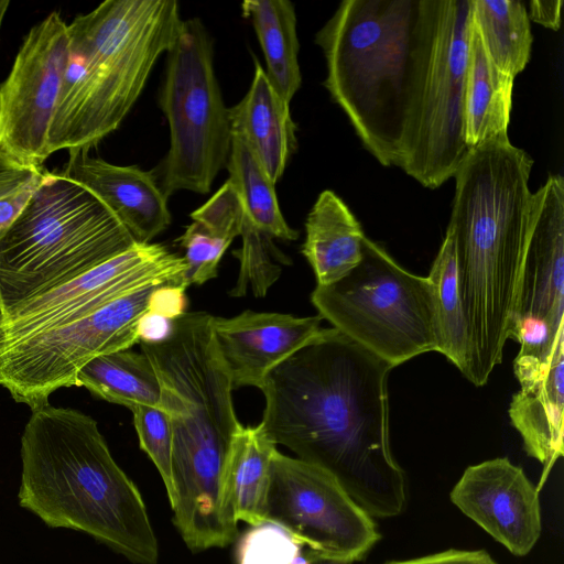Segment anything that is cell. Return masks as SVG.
Masks as SVG:
<instances>
[{
	"mask_svg": "<svg viewBox=\"0 0 564 564\" xmlns=\"http://www.w3.org/2000/svg\"><path fill=\"white\" fill-rule=\"evenodd\" d=\"M392 368L338 329L322 328L260 389L267 436L333 475L372 518L399 516L408 502L405 473L390 446Z\"/></svg>",
	"mask_w": 564,
	"mask_h": 564,
	"instance_id": "1",
	"label": "cell"
},
{
	"mask_svg": "<svg viewBox=\"0 0 564 564\" xmlns=\"http://www.w3.org/2000/svg\"><path fill=\"white\" fill-rule=\"evenodd\" d=\"M532 165L524 150L498 140L470 149L453 176L447 230L467 335L463 375L476 387L502 361L509 339L529 238Z\"/></svg>",
	"mask_w": 564,
	"mask_h": 564,
	"instance_id": "2",
	"label": "cell"
},
{
	"mask_svg": "<svg viewBox=\"0 0 564 564\" xmlns=\"http://www.w3.org/2000/svg\"><path fill=\"white\" fill-rule=\"evenodd\" d=\"M20 454L22 508L50 528L84 532L134 564L158 563L142 496L90 415L50 403L32 410Z\"/></svg>",
	"mask_w": 564,
	"mask_h": 564,
	"instance_id": "3",
	"label": "cell"
},
{
	"mask_svg": "<svg viewBox=\"0 0 564 564\" xmlns=\"http://www.w3.org/2000/svg\"><path fill=\"white\" fill-rule=\"evenodd\" d=\"M183 19L175 0H107L68 24L47 151L90 149L121 124Z\"/></svg>",
	"mask_w": 564,
	"mask_h": 564,
	"instance_id": "4",
	"label": "cell"
},
{
	"mask_svg": "<svg viewBox=\"0 0 564 564\" xmlns=\"http://www.w3.org/2000/svg\"><path fill=\"white\" fill-rule=\"evenodd\" d=\"M419 0H344L316 33L324 82L364 148L397 166Z\"/></svg>",
	"mask_w": 564,
	"mask_h": 564,
	"instance_id": "5",
	"label": "cell"
},
{
	"mask_svg": "<svg viewBox=\"0 0 564 564\" xmlns=\"http://www.w3.org/2000/svg\"><path fill=\"white\" fill-rule=\"evenodd\" d=\"M135 243L90 191L43 173L26 205L0 234V315L64 285Z\"/></svg>",
	"mask_w": 564,
	"mask_h": 564,
	"instance_id": "6",
	"label": "cell"
},
{
	"mask_svg": "<svg viewBox=\"0 0 564 564\" xmlns=\"http://www.w3.org/2000/svg\"><path fill=\"white\" fill-rule=\"evenodd\" d=\"M470 0H419L398 167L435 189L468 153L463 91Z\"/></svg>",
	"mask_w": 564,
	"mask_h": 564,
	"instance_id": "7",
	"label": "cell"
},
{
	"mask_svg": "<svg viewBox=\"0 0 564 564\" xmlns=\"http://www.w3.org/2000/svg\"><path fill=\"white\" fill-rule=\"evenodd\" d=\"M311 301L323 319L392 367L437 350L432 282L367 237L360 262L338 281L316 285Z\"/></svg>",
	"mask_w": 564,
	"mask_h": 564,
	"instance_id": "8",
	"label": "cell"
},
{
	"mask_svg": "<svg viewBox=\"0 0 564 564\" xmlns=\"http://www.w3.org/2000/svg\"><path fill=\"white\" fill-rule=\"evenodd\" d=\"M166 54L158 100L169 123L170 148L154 175L167 198L183 189L204 195L227 164L232 133L203 21L183 20Z\"/></svg>",
	"mask_w": 564,
	"mask_h": 564,
	"instance_id": "9",
	"label": "cell"
},
{
	"mask_svg": "<svg viewBox=\"0 0 564 564\" xmlns=\"http://www.w3.org/2000/svg\"><path fill=\"white\" fill-rule=\"evenodd\" d=\"M160 286H145L1 350L0 386L31 410L48 403L59 388L78 387V372L90 360L140 343L141 322Z\"/></svg>",
	"mask_w": 564,
	"mask_h": 564,
	"instance_id": "10",
	"label": "cell"
},
{
	"mask_svg": "<svg viewBox=\"0 0 564 564\" xmlns=\"http://www.w3.org/2000/svg\"><path fill=\"white\" fill-rule=\"evenodd\" d=\"M265 521L289 532L310 560L352 563L380 539L367 513L326 470L276 451Z\"/></svg>",
	"mask_w": 564,
	"mask_h": 564,
	"instance_id": "11",
	"label": "cell"
},
{
	"mask_svg": "<svg viewBox=\"0 0 564 564\" xmlns=\"http://www.w3.org/2000/svg\"><path fill=\"white\" fill-rule=\"evenodd\" d=\"M185 270L184 258L165 246L135 242L77 279L0 315V351L145 286L174 285L185 290Z\"/></svg>",
	"mask_w": 564,
	"mask_h": 564,
	"instance_id": "12",
	"label": "cell"
},
{
	"mask_svg": "<svg viewBox=\"0 0 564 564\" xmlns=\"http://www.w3.org/2000/svg\"><path fill=\"white\" fill-rule=\"evenodd\" d=\"M68 24L52 12L24 37L0 85V152L42 169L68 57Z\"/></svg>",
	"mask_w": 564,
	"mask_h": 564,
	"instance_id": "13",
	"label": "cell"
},
{
	"mask_svg": "<svg viewBox=\"0 0 564 564\" xmlns=\"http://www.w3.org/2000/svg\"><path fill=\"white\" fill-rule=\"evenodd\" d=\"M539 490L508 458L465 469L451 501L516 556L531 552L542 532Z\"/></svg>",
	"mask_w": 564,
	"mask_h": 564,
	"instance_id": "14",
	"label": "cell"
},
{
	"mask_svg": "<svg viewBox=\"0 0 564 564\" xmlns=\"http://www.w3.org/2000/svg\"><path fill=\"white\" fill-rule=\"evenodd\" d=\"M564 180L550 175L532 193L529 238L509 333L538 322L557 334L564 328Z\"/></svg>",
	"mask_w": 564,
	"mask_h": 564,
	"instance_id": "15",
	"label": "cell"
},
{
	"mask_svg": "<svg viewBox=\"0 0 564 564\" xmlns=\"http://www.w3.org/2000/svg\"><path fill=\"white\" fill-rule=\"evenodd\" d=\"M322 321L319 315L252 311L230 318L213 315L214 343L234 389H261L275 367L319 334Z\"/></svg>",
	"mask_w": 564,
	"mask_h": 564,
	"instance_id": "16",
	"label": "cell"
},
{
	"mask_svg": "<svg viewBox=\"0 0 564 564\" xmlns=\"http://www.w3.org/2000/svg\"><path fill=\"white\" fill-rule=\"evenodd\" d=\"M61 173L98 197L135 242H151L172 221L153 171L116 165L90 155L89 149H78L68 152Z\"/></svg>",
	"mask_w": 564,
	"mask_h": 564,
	"instance_id": "17",
	"label": "cell"
},
{
	"mask_svg": "<svg viewBox=\"0 0 564 564\" xmlns=\"http://www.w3.org/2000/svg\"><path fill=\"white\" fill-rule=\"evenodd\" d=\"M509 408L512 425L520 433L527 454L543 467L536 489L563 456L564 330L540 373L520 383Z\"/></svg>",
	"mask_w": 564,
	"mask_h": 564,
	"instance_id": "18",
	"label": "cell"
},
{
	"mask_svg": "<svg viewBox=\"0 0 564 564\" xmlns=\"http://www.w3.org/2000/svg\"><path fill=\"white\" fill-rule=\"evenodd\" d=\"M289 105L254 59L249 90L237 105L228 108L231 133L243 140L274 184L297 147L296 127Z\"/></svg>",
	"mask_w": 564,
	"mask_h": 564,
	"instance_id": "19",
	"label": "cell"
},
{
	"mask_svg": "<svg viewBox=\"0 0 564 564\" xmlns=\"http://www.w3.org/2000/svg\"><path fill=\"white\" fill-rule=\"evenodd\" d=\"M513 82L488 58L470 22L463 91V135L469 150L509 139Z\"/></svg>",
	"mask_w": 564,
	"mask_h": 564,
	"instance_id": "20",
	"label": "cell"
},
{
	"mask_svg": "<svg viewBox=\"0 0 564 564\" xmlns=\"http://www.w3.org/2000/svg\"><path fill=\"white\" fill-rule=\"evenodd\" d=\"M302 253L311 264L317 285L334 283L348 274L362 258L366 238L360 223L333 191H323L305 221Z\"/></svg>",
	"mask_w": 564,
	"mask_h": 564,
	"instance_id": "21",
	"label": "cell"
},
{
	"mask_svg": "<svg viewBox=\"0 0 564 564\" xmlns=\"http://www.w3.org/2000/svg\"><path fill=\"white\" fill-rule=\"evenodd\" d=\"M243 216L241 202L228 180L189 215L192 223L177 239L185 249V289L192 284L202 285L217 276L221 257L241 234Z\"/></svg>",
	"mask_w": 564,
	"mask_h": 564,
	"instance_id": "22",
	"label": "cell"
},
{
	"mask_svg": "<svg viewBox=\"0 0 564 564\" xmlns=\"http://www.w3.org/2000/svg\"><path fill=\"white\" fill-rule=\"evenodd\" d=\"M276 445L261 424L236 432L227 458L230 506L237 521L257 525L265 521L272 458Z\"/></svg>",
	"mask_w": 564,
	"mask_h": 564,
	"instance_id": "23",
	"label": "cell"
},
{
	"mask_svg": "<svg viewBox=\"0 0 564 564\" xmlns=\"http://www.w3.org/2000/svg\"><path fill=\"white\" fill-rule=\"evenodd\" d=\"M241 10L253 25L270 84L290 104L302 84L293 3L289 0H245Z\"/></svg>",
	"mask_w": 564,
	"mask_h": 564,
	"instance_id": "24",
	"label": "cell"
},
{
	"mask_svg": "<svg viewBox=\"0 0 564 564\" xmlns=\"http://www.w3.org/2000/svg\"><path fill=\"white\" fill-rule=\"evenodd\" d=\"M77 381L96 397L130 410L137 405L163 409L158 375L143 352L123 349L99 356L80 369Z\"/></svg>",
	"mask_w": 564,
	"mask_h": 564,
	"instance_id": "25",
	"label": "cell"
},
{
	"mask_svg": "<svg viewBox=\"0 0 564 564\" xmlns=\"http://www.w3.org/2000/svg\"><path fill=\"white\" fill-rule=\"evenodd\" d=\"M470 22L486 55L513 78L531 57L532 32L528 10L518 0H470Z\"/></svg>",
	"mask_w": 564,
	"mask_h": 564,
	"instance_id": "26",
	"label": "cell"
},
{
	"mask_svg": "<svg viewBox=\"0 0 564 564\" xmlns=\"http://www.w3.org/2000/svg\"><path fill=\"white\" fill-rule=\"evenodd\" d=\"M226 166L247 219L272 238L296 240L299 231L288 225L281 213L275 184L238 135L232 134Z\"/></svg>",
	"mask_w": 564,
	"mask_h": 564,
	"instance_id": "27",
	"label": "cell"
},
{
	"mask_svg": "<svg viewBox=\"0 0 564 564\" xmlns=\"http://www.w3.org/2000/svg\"><path fill=\"white\" fill-rule=\"evenodd\" d=\"M433 284L437 350L464 373L467 362V335L459 296L455 245L445 238L427 276Z\"/></svg>",
	"mask_w": 564,
	"mask_h": 564,
	"instance_id": "28",
	"label": "cell"
},
{
	"mask_svg": "<svg viewBox=\"0 0 564 564\" xmlns=\"http://www.w3.org/2000/svg\"><path fill=\"white\" fill-rule=\"evenodd\" d=\"M240 236L242 246L232 252L238 258L240 268L230 295L243 296L250 288L256 297H263L279 279L280 264H290L291 261L275 247L273 238L254 227L246 216Z\"/></svg>",
	"mask_w": 564,
	"mask_h": 564,
	"instance_id": "29",
	"label": "cell"
},
{
	"mask_svg": "<svg viewBox=\"0 0 564 564\" xmlns=\"http://www.w3.org/2000/svg\"><path fill=\"white\" fill-rule=\"evenodd\" d=\"M303 545L281 527L264 521L240 538L238 564H293Z\"/></svg>",
	"mask_w": 564,
	"mask_h": 564,
	"instance_id": "30",
	"label": "cell"
},
{
	"mask_svg": "<svg viewBox=\"0 0 564 564\" xmlns=\"http://www.w3.org/2000/svg\"><path fill=\"white\" fill-rule=\"evenodd\" d=\"M140 447L158 468L169 499L172 496V430L166 412L161 408L137 405L131 409Z\"/></svg>",
	"mask_w": 564,
	"mask_h": 564,
	"instance_id": "31",
	"label": "cell"
},
{
	"mask_svg": "<svg viewBox=\"0 0 564 564\" xmlns=\"http://www.w3.org/2000/svg\"><path fill=\"white\" fill-rule=\"evenodd\" d=\"M384 564H498L484 550H447L421 557L393 561Z\"/></svg>",
	"mask_w": 564,
	"mask_h": 564,
	"instance_id": "32",
	"label": "cell"
},
{
	"mask_svg": "<svg viewBox=\"0 0 564 564\" xmlns=\"http://www.w3.org/2000/svg\"><path fill=\"white\" fill-rule=\"evenodd\" d=\"M42 171L43 169L22 165L0 152V198L15 192L39 176Z\"/></svg>",
	"mask_w": 564,
	"mask_h": 564,
	"instance_id": "33",
	"label": "cell"
},
{
	"mask_svg": "<svg viewBox=\"0 0 564 564\" xmlns=\"http://www.w3.org/2000/svg\"><path fill=\"white\" fill-rule=\"evenodd\" d=\"M43 171L39 176L21 186L15 192L0 198V234L19 216L31 197Z\"/></svg>",
	"mask_w": 564,
	"mask_h": 564,
	"instance_id": "34",
	"label": "cell"
},
{
	"mask_svg": "<svg viewBox=\"0 0 564 564\" xmlns=\"http://www.w3.org/2000/svg\"><path fill=\"white\" fill-rule=\"evenodd\" d=\"M562 0H534L529 2L528 15L530 20L549 28L558 30L561 24Z\"/></svg>",
	"mask_w": 564,
	"mask_h": 564,
	"instance_id": "35",
	"label": "cell"
},
{
	"mask_svg": "<svg viewBox=\"0 0 564 564\" xmlns=\"http://www.w3.org/2000/svg\"><path fill=\"white\" fill-rule=\"evenodd\" d=\"M10 6V1L8 0H0V29L4 19V15L8 11V8Z\"/></svg>",
	"mask_w": 564,
	"mask_h": 564,
	"instance_id": "36",
	"label": "cell"
},
{
	"mask_svg": "<svg viewBox=\"0 0 564 564\" xmlns=\"http://www.w3.org/2000/svg\"><path fill=\"white\" fill-rule=\"evenodd\" d=\"M311 562H312V564H350V563L336 562V561H329V560H317V558L311 560Z\"/></svg>",
	"mask_w": 564,
	"mask_h": 564,
	"instance_id": "37",
	"label": "cell"
}]
</instances>
